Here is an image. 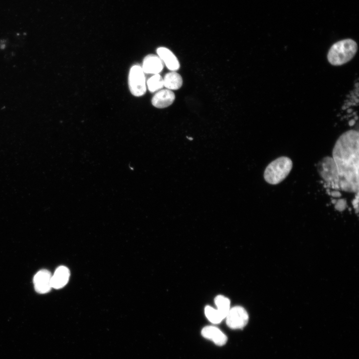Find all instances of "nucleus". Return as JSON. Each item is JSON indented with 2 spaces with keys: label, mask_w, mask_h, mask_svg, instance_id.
Listing matches in <instances>:
<instances>
[{
  "label": "nucleus",
  "mask_w": 359,
  "mask_h": 359,
  "mask_svg": "<svg viewBox=\"0 0 359 359\" xmlns=\"http://www.w3.org/2000/svg\"><path fill=\"white\" fill-rule=\"evenodd\" d=\"M359 132L350 130L339 137L333 149L339 187L347 192L359 191Z\"/></svg>",
  "instance_id": "1"
},
{
  "label": "nucleus",
  "mask_w": 359,
  "mask_h": 359,
  "mask_svg": "<svg viewBox=\"0 0 359 359\" xmlns=\"http://www.w3.org/2000/svg\"><path fill=\"white\" fill-rule=\"evenodd\" d=\"M358 50L357 42L352 39H345L333 44L329 50L327 59L334 66H340L350 61Z\"/></svg>",
  "instance_id": "2"
},
{
  "label": "nucleus",
  "mask_w": 359,
  "mask_h": 359,
  "mask_svg": "<svg viewBox=\"0 0 359 359\" xmlns=\"http://www.w3.org/2000/svg\"><path fill=\"white\" fill-rule=\"evenodd\" d=\"M292 167L293 162L290 158L280 157L266 167L263 175L264 180L269 184H277L286 179Z\"/></svg>",
  "instance_id": "3"
},
{
  "label": "nucleus",
  "mask_w": 359,
  "mask_h": 359,
  "mask_svg": "<svg viewBox=\"0 0 359 359\" xmlns=\"http://www.w3.org/2000/svg\"><path fill=\"white\" fill-rule=\"evenodd\" d=\"M318 170L320 176L333 188L340 189L339 177L332 157L324 158L318 165Z\"/></svg>",
  "instance_id": "4"
},
{
  "label": "nucleus",
  "mask_w": 359,
  "mask_h": 359,
  "mask_svg": "<svg viewBox=\"0 0 359 359\" xmlns=\"http://www.w3.org/2000/svg\"><path fill=\"white\" fill-rule=\"evenodd\" d=\"M128 85L130 91L135 96H141L146 92V84L144 72L141 66L135 64L129 71Z\"/></svg>",
  "instance_id": "5"
},
{
  "label": "nucleus",
  "mask_w": 359,
  "mask_h": 359,
  "mask_svg": "<svg viewBox=\"0 0 359 359\" xmlns=\"http://www.w3.org/2000/svg\"><path fill=\"white\" fill-rule=\"evenodd\" d=\"M226 323L232 329H243L248 321V314L245 309L239 306L230 308L226 316Z\"/></svg>",
  "instance_id": "6"
},
{
  "label": "nucleus",
  "mask_w": 359,
  "mask_h": 359,
  "mask_svg": "<svg viewBox=\"0 0 359 359\" xmlns=\"http://www.w3.org/2000/svg\"><path fill=\"white\" fill-rule=\"evenodd\" d=\"M51 273L47 270L42 269L36 273L33 278L35 291L39 294L48 292L52 288Z\"/></svg>",
  "instance_id": "7"
},
{
  "label": "nucleus",
  "mask_w": 359,
  "mask_h": 359,
  "mask_svg": "<svg viewBox=\"0 0 359 359\" xmlns=\"http://www.w3.org/2000/svg\"><path fill=\"white\" fill-rule=\"evenodd\" d=\"M175 99V95L168 89L158 91L152 99V105L158 108H164L171 105Z\"/></svg>",
  "instance_id": "8"
},
{
  "label": "nucleus",
  "mask_w": 359,
  "mask_h": 359,
  "mask_svg": "<svg viewBox=\"0 0 359 359\" xmlns=\"http://www.w3.org/2000/svg\"><path fill=\"white\" fill-rule=\"evenodd\" d=\"M144 73L159 74L164 68V63L158 55L149 54L145 57L141 66Z\"/></svg>",
  "instance_id": "9"
},
{
  "label": "nucleus",
  "mask_w": 359,
  "mask_h": 359,
  "mask_svg": "<svg viewBox=\"0 0 359 359\" xmlns=\"http://www.w3.org/2000/svg\"><path fill=\"white\" fill-rule=\"evenodd\" d=\"M201 334L204 338L211 340L218 346L224 345L227 341L226 336L219 329L214 326L204 327Z\"/></svg>",
  "instance_id": "10"
},
{
  "label": "nucleus",
  "mask_w": 359,
  "mask_h": 359,
  "mask_svg": "<svg viewBox=\"0 0 359 359\" xmlns=\"http://www.w3.org/2000/svg\"><path fill=\"white\" fill-rule=\"evenodd\" d=\"M157 53L169 70L176 71L180 68V64L177 57L170 49L160 47L157 49Z\"/></svg>",
  "instance_id": "11"
},
{
  "label": "nucleus",
  "mask_w": 359,
  "mask_h": 359,
  "mask_svg": "<svg viewBox=\"0 0 359 359\" xmlns=\"http://www.w3.org/2000/svg\"><path fill=\"white\" fill-rule=\"evenodd\" d=\"M70 277V271L68 268L64 266L58 267L51 277L52 288L60 289L66 285Z\"/></svg>",
  "instance_id": "12"
},
{
  "label": "nucleus",
  "mask_w": 359,
  "mask_h": 359,
  "mask_svg": "<svg viewBox=\"0 0 359 359\" xmlns=\"http://www.w3.org/2000/svg\"><path fill=\"white\" fill-rule=\"evenodd\" d=\"M164 86L172 90L180 89L182 85V79L180 74L176 71L167 73L164 78Z\"/></svg>",
  "instance_id": "13"
},
{
  "label": "nucleus",
  "mask_w": 359,
  "mask_h": 359,
  "mask_svg": "<svg viewBox=\"0 0 359 359\" xmlns=\"http://www.w3.org/2000/svg\"><path fill=\"white\" fill-rule=\"evenodd\" d=\"M214 303L217 310L224 319L230 309L229 300L224 296L218 295L214 299Z\"/></svg>",
  "instance_id": "14"
},
{
  "label": "nucleus",
  "mask_w": 359,
  "mask_h": 359,
  "mask_svg": "<svg viewBox=\"0 0 359 359\" xmlns=\"http://www.w3.org/2000/svg\"><path fill=\"white\" fill-rule=\"evenodd\" d=\"M147 86L150 92H155L164 87L163 78L159 74H154L147 81Z\"/></svg>",
  "instance_id": "15"
},
{
  "label": "nucleus",
  "mask_w": 359,
  "mask_h": 359,
  "mask_svg": "<svg viewBox=\"0 0 359 359\" xmlns=\"http://www.w3.org/2000/svg\"><path fill=\"white\" fill-rule=\"evenodd\" d=\"M204 313L207 319L213 324L220 323L224 319L217 309L210 306L205 307Z\"/></svg>",
  "instance_id": "16"
},
{
  "label": "nucleus",
  "mask_w": 359,
  "mask_h": 359,
  "mask_svg": "<svg viewBox=\"0 0 359 359\" xmlns=\"http://www.w3.org/2000/svg\"><path fill=\"white\" fill-rule=\"evenodd\" d=\"M346 205V201L344 199H341V200H339L336 203L335 207L337 210L342 211L345 208Z\"/></svg>",
  "instance_id": "17"
},
{
  "label": "nucleus",
  "mask_w": 359,
  "mask_h": 359,
  "mask_svg": "<svg viewBox=\"0 0 359 359\" xmlns=\"http://www.w3.org/2000/svg\"><path fill=\"white\" fill-rule=\"evenodd\" d=\"M356 196L354 199L352 203L355 209H357V212H358V202H359V191L356 192Z\"/></svg>",
  "instance_id": "18"
}]
</instances>
